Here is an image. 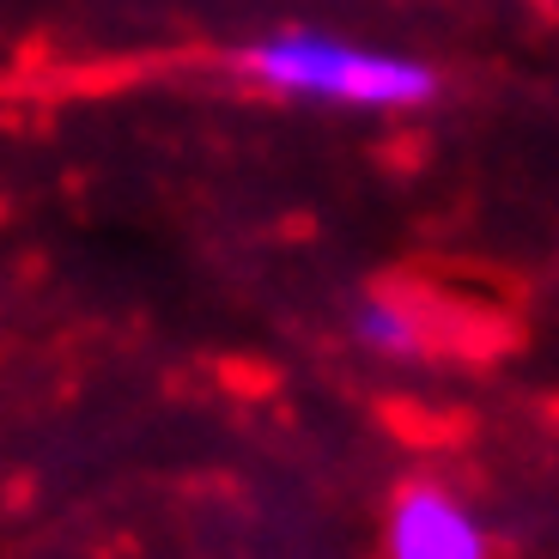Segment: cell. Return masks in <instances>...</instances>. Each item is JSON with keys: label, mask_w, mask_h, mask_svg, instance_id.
<instances>
[{"label": "cell", "mask_w": 559, "mask_h": 559, "mask_svg": "<svg viewBox=\"0 0 559 559\" xmlns=\"http://www.w3.org/2000/svg\"><path fill=\"white\" fill-rule=\"evenodd\" d=\"M390 559H492L480 518L444 487H407L383 530Z\"/></svg>", "instance_id": "obj_2"}, {"label": "cell", "mask_w": 559, "mask_h": 559, "mask_svg": "<svg viewBox=\"0 0 559 559\" xmlns=\"http://www.w3.org/2000/svg\"><path fill=\"white\" fill-rule=\"evenodd\" d=\"M243 73L280 98L353 104V110H414L438 92V73L395 49L329 37V31H280L243 49Z\"/></svg>", "instance_id": "obj_1"}, {"label": "cell", "mask_w": 559, "mask_h": 559, "mask_svg": "<svg viewBox=\"0 0 559 559\" xmlns=\"http://www.w3.org/2000/svg\"><path fill=\"white\" fill-rule=\"evenodd\" d=\"M353 341H359L365 353H383V359H414V353L426 347V322H419V310L402 305V298H365V305L353 310Z\"/></svg>", "instance_id": "obj_3"}]
</instances>
